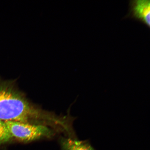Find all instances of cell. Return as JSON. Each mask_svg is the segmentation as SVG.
Returning <instances> with one entry per match:
<instances>
[{"instance_id":"3957f363","label":"cell","mask_w":150,"mask_h":150,"mask_svg":"<svg viewBox=\"0 0 150 150\" xmlns=\"http://www.w3.org/2000/svg\"><path fill=\"white\" fill-rule=\"evenodd\" d=\"M128 13L125 18L130 17L150 26V0H134L129 2Z\"/></svg>"},{"instance_id":"277c9868","label":"cell","mask_w":150,"mask_h":150,"mask_svg":"<svg viewBox=\"0 0 150 150\" xmlns=\"http://www.w3.org/2000/svg\"><path fill=\"white\" fill-rule=\"evenodd\" d=\"M61 142L62 150H95L87 140L67 138L62 139Z\"/></svg>"},{"instance_id":"5b68a950","label":"cell","mask_w":150,"mask_h":150,"mask_svg":"<svg viewBox=\"0 0 150 150\" xmlns=\"http://www.w3.org/2000/svg\"><path fill=\"white\" fill-rule=\"evenodd\" d=\"M12 140L5 122L0 119V145Z\"/></svg>"},{"instance_id":"6da1fadb","label":"cell","mask_w":150,"mask_h":150,"mask_svg":"<svg viewBox=\"0 0 150 150\" xmlns=\"http://www.w3.org/2000/svg\"><path fill=\"white\" fill-rule=\"evenodd\" d=\"M0 119L44 125L57 121V117L35 107L18 92L6 86H0Z\"/></svg>"},{"instance_id":"7a4b0ae2","label":"cell","mask_w":150,"mask_h":150,"mask_svg":"<svg viewBox=\"0 0 150 150\" xmlns=\"http://www.w3.org/2000/svg\"><path fill=\"white\" fill-rule=\"evenodd\" d=\"M4 122L12 140L28 142L50 137L53 134L47 125L14 121Z\"/></svg>"}]
</instances>
